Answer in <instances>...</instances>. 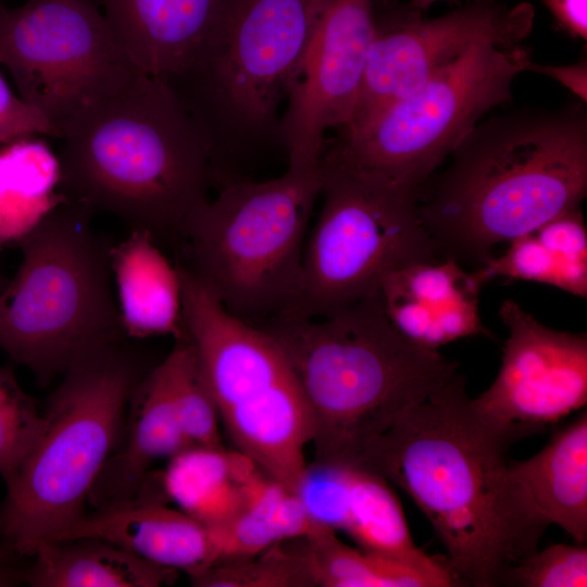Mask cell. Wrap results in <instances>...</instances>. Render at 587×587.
I'll return each mask as SVG.
<instances>
[{
	"label": "cell",
	"instance_id": "cell-2",
	"mask_svg": "<svg viewBox=\"0 0 587 587\" xmlns=\"http://www.w3.org/2000/svg\"><path fill=\"white\" fill-rule=\"evenodd\" d=\"M419 192L439 255L482 266L501 242L580 208L587 193V110L523 109L479 122Z\"/></svg>",
	"mask_w": 587,
	"mask_h": 587
},
{
	"label": "cell",
	"instance_id": "cell-11",
	"mask_svg": "<svg viewBox=\"0 0 587 587\" xmlns=\"http://www.w3.org/2000/svg\"><path fill=\"white\" fill-rule=\"evenodd\" d=\"M532 61L522 43H480L361 127L340 132L324 152L419 196L482 117L512 100L513 83Z\"/></svg>",
	"mask_w": 587,
	"mask_h": 587
},
{
	"label": "cell",
	"instance_id": "cell-35",
	"mask_svg": "<svg viewBox=\"0 0 587 587\" xmlns=\"http://www.w3.org/2000/svg\"><path fill=\"white\" fill-rule=\"evenodd\" d=\"M528 71L548 76L569 89L577 100L587 103V60L566 65L540 64L532 61Z\"/></svg>",
	"mask_w": 587,
	"mask_h": 587
},
{
	"label": "cell",
	"instance_id": "cell-25",
	"mask_svg": "<svg viewBox=\"0 0 587 587\" xmlns=\"http://www.w3.org/2000/svg\"><path fill=\"white\" fill-rule=\"evenodd\" d=\"M252 462L239 451L191 446L168 459L161 487L178 510L216 529L241 511L242 478Z\"/></svg>",
	"mask_w": 587,
	"mask_h": 587
},
{
	"label": "cell",
	"instance_id": "cell-18",
	"mask_svg": "<svg viewBox=\"0 0 587 587\" xmlns=\"http://www.w3.org/2000/svg\"><path fill=\"white\" fill-rule=\"evenodd\" d=\"M118 46L141 72L166 83L193 63L228 0H100Z\"/></svg>",
	"mask_w": 587,
	"mask_h": 587
},
{
	"label": "cell",
	"instance_id": "cell-33",
	"mask_svg": "<svg viewBox=\"0 0 587 587\" xmlns=\"http://www.w3.org/2000/svg\"><path fill=\"white\" fill-rule=\"evenodd\" d=\"M37 136L58 138L52 124L15 95L0 72V147Z\"/></svg>",
	"mask_w": 587,
	"mask_h": 587
},
{
	"label": "cell",
	"instance_id": "cell-12",
	"mask_svg": "<svg viewBox=\"0 0 587 587\" xmlns=\"http://www.w3.org/2000/svg\"><path fill=\"white\" fill-rule=\"evenodd\" d=\"M0 65L59 139L74 118L138 71L95 0L0 4Z\"/></svg>",
	"mask_w": 587,
	"mask_h": 587
},
{
	"label": "cell",
	"instance_id": "cell-14",
	"mask_svg": "<svg viewBox=\"0 0 587 587\" xmlns=\"http://www.w3.org/2000/svg\"><path fill=\"white\" fill-rule=\"evenodd\" d=\"M499 315L509 330L501 367L471 402L484 421L516 441L586 405L587 337L549 328L509 299Z\"/></svg>",
	"mask_w": 587,
	"mask_h": 587
},
{
	"label": "cell",
	"instance_id": "cell-5",
	"mask_svg": "<svg viewBox=\"0 0 587 587\" xmlns=\"http://www.w3.org/2000/svg\"><path fill=\"white\" fill-rule=\"evenodd\" d=\"M95 212L65 201L20 242L22 262L0 292V349L40 385L76 361L127 338L113 295V243Z\"/></svg>",
	"mask_w": 587,
	"mask_h": 587
},
{
	"label": "cell",
	"instance_id": "cell-9",
	"mask_svg": "<svg viewBox=\"0 0 587 587\" xmlns=\"http://www.w3.org/2000/svg\"><path fill=\"white\" fill-rule=\"evenodd\" d=\"M327 0H228L190 67L167 84L210 140L215 165L230 146L278 136V111Z\"/></svg>",
	"mask_w": 587,
	"mask_h": 587
},
{
	"label": "cell",
	"instance_id": "cell-6",
	"mask_svg": "<svg viewBox=\"0 0 587 587\" xmlns=\"http://www.w3.org/2000/svg\"><path fill=\"white\" fill-rule=\"evenodd\" d=\"M125 338L86 354L64 373L43 413L45 429L7 489L0 540L29 557L85 514L115 452L134 387L147 373Z\"/></svg>",
	"mask_w": 587,
	"mask_h": 587
},
{
	"label": "cell",
	"instance_id": "cell-15",
	"mask_svg": "<svg viewBox=\"0 0 587 587\" xmlns=\"http://www.w3.org/2000/svg\"><path fill=\"white\" fill-rule=\"evenodd\" d=\"M372 34V0L326 1L279 121L288 163L320 164L327 130L350 124Z\"/></svg>",
	"mask_w": 587,
	"mask_h": 587
},
{
	"label": "cell",
	"instance_id": "cell-27",
	"mask_svg": "<svg viewBox=\"0 0 587 587\" xmlns=\"http://www.w3.org/2000/svg\"><path fill=\"white\" fill-rule=\"evenodd\" d=\"M57 153L36 137L0 147V248L20 245L55 207L67 201L58 191Z\"/></svg>",
	"mask_w": 587,
	"mask_h": 587
},
{
	"label": "cell",
	"instance_id": "cell-16",
	"mask_svg": "<svg viewBox=\"0 0 587 587\" xmlns=\"http://www.w3.org/2000/svg\"><path fill=\"white\" fill-rule=\"evenodd\" d=\"M305 507L316 525L345 532L361 549L422 570L441 587L457 586L445 557L415 546L396 495L377 474L348 464L328 465L310 482Z\"/></svg>",
	"mask_w": 587,
	"mask_h": 587
},
{
	"label": "cell",
	"instance_id": "cell-17",
	"mask_svg": "<svg viewBox=\"0 0 587 587\" xmlns=\"http://www.w3.org/2000/svg\"><path fill=\"white\" fill-rule=\"evenodd\" d=\"M483 284L454 259L421 261L389 273L376 290L384 313L411 342L438 350L458 339L489 336L479 316Z\"/></svg>",
	"mask_w": 587,
	"mask_h": 587
},
{
	"label": "cell",
	"instance_id": "cell-37",
	"mask_svg": "<svg viewBox=\"0 0 587 587\" xmlns=\"http://www.w3.org/2000/svg\"><path fill=\"white\" fill-rule=\"evenodd\" d=\"M459 1L461 0H410L409 3L413 8L424 12L428 10L429 8H432L433 5L441 3V2H459Z\"/></svg>",
	"mask_w": 587,
	"mask_h": 587
},
{
	"label": "cell",
	"instance_id": "cell-20",
	"mask_svg": "<svg viewBox=\"0 0 587 587\" xmlns=\"http://www.w3.org/2000/svg\"><path fill=\"white\" fill-rule=\"evenodd\" d=\"M126 416L125 444L110 457L89 495L88 501L98 510L135 500L154 462L190 447L180 428L163 361L136 384Z\"/></svg>",
	"mask_w": 587,
	"mask_h": 587
},
{
	"label": "cell",
	"instance_id": "cell-31",
	"mask_svg": "<svg viewBox=\"0 0 587 587\" xmlns=\"http://www.w3.org/2000/svg\"><path fill=\"white\" fill-rule=\"evenodd\" d=\"M46 426L35 399L20 386L11 366H0V475L15 480Z\"/></svg>",
	"mask_w": 587,
	"mask_h": 587
},
{
	"label": "cell",
	"instance_id": "cell-32",
	"mask_svg": "<svg viewBox=\"0 0 587 587\" xmlns=\"http://www.w3.org/2000/svg\"><path fill=\"white\" fill-rule=\"evenodd\" d=\"M501 586L586 587L587 548L558 544L537 549L504 572Z\"/></svg>",
	"mask_w": 587,
	"mask_h": 587
},
{
	"label": "cell",
	"instance_id": "cell-3",
	"mask_svg": "<svg viewBox=\"0 0 587 587\" xmlns=\"http://www.w3.org/2000/svg\"><path fill=\"white\" fill-rule=\"evenodd\" d=\"M58 191L180 246L215 180L213 150L176 91L138 70L62 132Z\"/></svg>",
	"mask_w": 587,
	"mask_h": 587
},
{
	"label": "cell",
	"instance_id": "cell-10",
	"mask_svg": "<svg viewBox=\"0 0 587 587\" xmlns=\"http://www.w3.org/2000/svg\"><path fill=\"white\" fill-rule=\"evenodd\" d=\"M417 199L324 152L321 209L305 238L295 303L284 317L330 314L375 294L392 271L438 260Z\"/></svg>",
	"mask_w": 587,
	"mask_h": 587
},
{
	"label": "cell",
	"instance_id": "cell-36",
	"mask_svg": "<svg viewBox=\"0 0 587 587\" xmlns=\"http://www.w3.org/2000/svg\"><path fill=\"white\" fill-rule=\"evenodd\" d=\"M13 547L0 540V587L16 586L26 583L29 565H23V559Z\"/></svg>",
	"mask_w": 587,
	"mask_h": 587
},
{
	"label": "cell",
	"instance_id": "cell-39",
	"mask_svg": "<svg viewBox=\"0 0 587 587\" xmlns=\"http://www.w3.org/2000/svg\"><path fill=\"white\" fill-rule=\"evenodd\" d=\"M5 0H0V4H3Z\"/></svg>",
	"mask_w": 587,
	"mask_h": 587
},
{
	"label": "cell",
	"instance_id": "cell-4",
	"mask_svg": "<svg viewBox=\"0 0 587 587\" xmlns=\"http://www.w3.org/2000/svg\"><path fill=\"white\" fill-rule=\"evenodd\" d=\"M265 329L283 350L312 423L314 461L357 466L407 411L455 373L389 322L376 292L317 317H282Z\"/></svg>",
	"mask_w": 587,
	"mask_h": 587
},
{
	"label": "cell",
	"instance_id": "cell-38",
	"mask_svg": "<svg viewBox=\"0 0 587 587\" xmlns=\"http://www.w3.org/2000/svg\"><path fill=\"white\" fill-rule=\"evenodd\" d=\"M1 250V248H0ZM9 279L4 278L3 275L1 274L0 272V292L2 291V289L5 287V285L8 284Z\"/></svg>",
	"mask_w": 587,
	"mask_h": 587
},
{
	"label": "cell",
	"instance_id": "cell-34",
	"mask_svg": "<svg viewBox=\"0 0 587 587\" xmlns=\"http://www.w3.org/2000/svg\"><path fill=\"white\" fill-rule=\"evenodd\" d=\"M558 27L574 39L587 40V0H540Z\"/></svg>",
	"mask_w": 587,
	"mask_h": 587
},
{
	"label": "cell",
	"instance_id": "cell-23",
	"mask_svg": "<svg viewBox=\"0 0 587 587\" xmlns=\"http://www.w3.org/2000/svg\"><path fill=\"white\" fill-rule=\"evenodd\" d=\"M485 284L495 277L536 282L587 296V230L580 208L564 212L509 242L473 271Z\"/></svg>",
	"mask_w": 587,
	"mask_h": 587
},
{
	"label": "cell",
	"instance_id": "cell-21",
	"mask_svg": "<svg viewBox=\"0 0 587 587\" xmlns=\"http://www.w3.org/2000/svg\"><path fill=\"white\" fill-rule=\"evenodd\" d=\"M509 476L528 513L587 539V414L557 432L535 455L509 462Z\"/></svg>",
	"mask_w": 587,
	"mask_h": 587
},
{
	"label": "cell",
	"instance_id": "cell-30",
	"mask_svg": "<svg viewBox=\"0 0 587 587\" xmlns=\"http://www.w3.org/2000/svg\"><path fill=\"white\" fill-rule=\"evenodd\" d=\"M279 542L255 555L222 560L191 576L202 587L315 586L305 558L297 546Z\"/></svg>",
	"mask_w": 587,
	"mask_h": 587
},
{
	"label": "cell",
	"instance_id": "cell-24",
	"mask_svg": "<svg viewBox=\"0 0 587 587\" xmlns=\"http://www.w3.org/2000/svg\"><path fill=\"white\" fill-rule=\"evenodd\" d=\"M176 572L112 542L79 538L39 545L26 583L33 587H158L171 584Z\"/></svg>",
	"mask_w": 587,
	"mask_h": 587
},
{
	"label": "cell",
	"instance_id": "cell-19",
	"mask_svg": "<svg viewBox=\"0 0 587 587\" xmlns=\"http://www.w3.org/2000/svg\"><path fill=\"white\" fill-rule=\"evenodd\" d=\"M155 496L143 491L133 501L86 513L53 541L102 539L190 577L217 562L211 529Z\"/></svg>",
	"mask_w": 587,
	"mask_h": 587
},
{
	"label": "cell",
	"instance_id": "cell-22",
	"mask_svg": "<svg viewBox=\"0 0 587 587\" xmlns=\"http://www.w3.org/2000/svg\"><path fill=\"white\" fill-rule=\"evenodd\" d=\"M117 304L127 337L142 339L184 332L179 272L145 230L130 234L111 249Z\"/></svg>",
	"mask_w": 587,
	"mask_h": 587
},
{
	"label": "cell",
	"instance_id": "cell-13",
	"mask_svg": "<svg viewBox=\"0 0 587 587\" xmlns=\"http://www.w3.org/2000/svg\"><path fill=\"white\" fill-rule=\"evenodd\" d=\"M372 16L360 97L350 124L339 132L361 127L480 43H522L533 30L535 9L525 1L471 0L426 17L410 3L372 0Z\"/></svg>",
	"mask_w": 587,
	"mask_h": 587
},
{
	"label": "cell",
	"instance_id": "cell-28",
	"mask_svg": "<svg viewBox=\"0 0 587 587\" xmlns=\"http://www.w3.org/2000/svg\"><path fill=\"white\" fill-rule=\"evenodd\" d=\"M296 542L315 586L441 587L435 577L412 565L345 545L329 528L296 538Z\"/></svg>",
	"mask_w": 587,
	"mask_h": 587
},
{
	"label": "cell",
	"instance_id": "cell-29",
	"mask_svg": "<svg viewBox=\"0 0 587 587\" xmlns=\"http://www.w3.org/2000/svg\"><path fill=\"white\" fill-rule=\"evenodd\" d=\"M172 400L189 446L223 448L220 417L200 373L195 349L185 328L164 358Z\"/></svg>",
	"mask_w": 587,
	"mask_h": 587
},
{
	"label": "cell",
	"instance_id": "cell-1",
	"mask_svg": "<svg viewBox=\"0 0 587 587\" xmlns=\"http://www.w3.org/2000/svg\"><path fill=\"white\" fill-rule=\"evenodd\" d=\"M514 442L475 412L457 372L375 440L357 466L411 497L445 546L457 586L496 587L538 549L546 530L510 479Z\"/></svg>",
	"mask_w": 587,
	"mask_h": 587
},
{
	"label": "cell",
	"instance_id": "cell-8",
	"mask_svg": "<svg viewBox=\"0 0 587 587\" xmlns=\"http://www.w3.org/2000/svg\"><path fill=\"white\" fill-rule=\"evenodd\" d=\"M183 322L201 376L237 451L295 492L311 444L309 408L278 344L229 313L187 268Z\"/></svg>",
	"mask_w": 587,
	"mask_h": 587
},
{
	"label": "cell",
	"instance_id": "cell-7",
	"mask_svg": "<svg viewBox=\"0 0 587 587\" xmlns=\"http://www.w3.org/2000/svg\"><path fill=\"white\" fill-rule=\"evenodd\" d=\"M320 190L321 163H288L265 180L225 182L189 220L182 265L245 322L262 327L286 316Z\"/></svg>",
	"mask_w": 587,
	"mask_h": 587
},
{
	"label": "cell",
	"instance_id": "cell-26",
	"mask_svg": "<svg viewBox=\"0 0 587 587\" xmlns=\"http://www.w3.org/2000/svg\"><path fill=\"white\" fill-rule=\"evenodd\" d=\"M242 488L241 511L227 525L211 529L217 562L255 555L322 528L311 521L295 492L255 463L246 472Z\"/></svg>",
	"mask_w": 587,
	"mask_h": 587
}]
</instances>
